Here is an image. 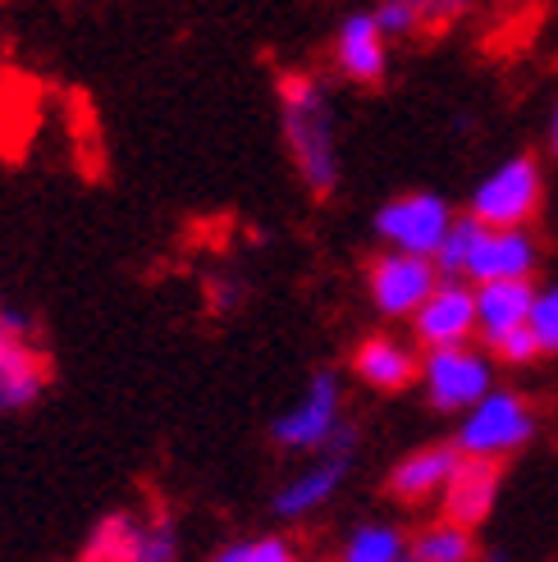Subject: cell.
Wrapping results in <instances>:
<instances>
[{
    "label": "cell",
    "instance_id": "obj_17",
    "mask_svg": "<svg viewBox=\"0 0 558 562\" xmlns=\"http://www.w3.org/2000/svg\"><path fill=\"white\" fill-rule=\"evenodd\" d=\"M536 302V279H490L477 284V334L490 344L499 334L526 325Z\"/></svg>",
    "mask_w": 558,
    "mask_h": 562
},
{
    "label": "cell",
    "instance_id": "obj_16",
    "mask_svg": "<svg viewBox=\"0 0 558 562\" xmlns=\"http://www.w3.org/2000/svg\"><path fill=\"white\" fill-rule=\"evenodd\" d=\"M540 270V238L532 229H481L477 251L467 261L471 284L490 279H532Z\"/></svg>",
    "mask_w": 558,
    "mask_h": 562
},
{
    "label": "cell",
    "instance_id": "obj_24",
    "mask_svg": "<svg viewBox=\"0 0 558 562\" xmlns=\"http://www.w3.org/2000/svg\"><path fill=\"white\" fill-rule=\"evenodd\" d=\"M202 293H207V312L211 316H234L238 306L247 302V279L238 270H215V274H207Z\"/></svg>",
    "mask_w": 558,
    "mask_h": 562
},
{
    "label": "cell",
    "instance_id": "obj_22",
    "mask_svg": "<svg viewBox=\"0 0 558 562\" xmlns=\"http://www.w3.org/2000/svg\"><path fill=\"white\" fill-rule=\"evenodd\" d=\"M376 5H380V0H376ZM384 5H408V10H416V14H422V23H426V33L439 37V33H449L454 23H462L471 10L481 5V0H384Z\"/></svg>",
    "mask_w": 558,
    "mask_h": 562
},
{
    "label": "cell",
    "instance_id": "obj_15",
    "mask_svg": "<svg viewBox=\"0 0 558 562\" xmlns=\"http://www.w3.org/2000/svg\"><path fill=\"white\" fill-rule=\"evenodd\" d=\"M348 371L371 393H408L422 380V357H416L412 344L394 339V334H367V339L353 348Z\"/></svg>",
    "mask_w": 558,
    "mask_h": 562
},
{
    "label": "cell",
    "instance_id": "obj_4",
    "mask_svg": "<svg viewBox=\"0 0 558 562\" xmlns=\"http://www.w3.org/2000/svg\"><path fill=\"white\" fill-rule=\"evenodd\" d=\"M545 206V165L536 151H513L467 196V215H477L486 229H532Z\"/></svg>",
    "mask_w": 558,
    "mask_h": 562
},
{
    "label": "cell",
    "instance_id": "obj_18",
    "mask_svg": "<svg viewBox=\"0 0 558 562\" xmlns=\"http://www.w3.org/2000/svg\"><path fill=\"white\" fill-rule=\"evenodd\" d=\"M408 549L416 562H481L477 530L458 526L449 517H435L426 526H416V536H408Z\"/></svg>",
    "mask_w": 558,
    "mask_h": 562
},
{
    "label": "cell",
    "instance_id": "obj_9",
    "mask_svg": "<svg viewBox=\"0 0 558 562\" xmlns=\"http://www.w3.org/2000/svg\"><path fill=\"white\" fill-rule=\"evenodd\" d=\"M458 211L444 202L439 192H399L389 196V202H380L371 229L376 238L389 247V251H412V257H431L444 243V234L454 229Z\"/></svg>",
    "mask_w": 558,
    "mask_h": 562
},
{
    "label": "cell",
    "instance_id": "obj_3",
    "mask_svg": "<svg viewBox=\"0 0 558 562\" xmlns=\"http://www.w3.org/2000/svg\"><path fill=\"white\" fill-rule=\"evenodd\" d=\"M536 403L517 389H490L477 407H467L458 416V430L454 443L462 458H494V462H509L513 453H522L526 443L536 439Z\"/></svg>",
    "mask_w": 558,
    "mask_h": 562
},
{
    "label": "cell",
    "instance_id": "obj_19",
    "mask_svg": "<svg viewBox=\"0 0 558 562\" xmlns=\"http://www.w3.org/2000/svg\"><path fill=\"white\" fill-rule=\"evenodd\" d=\"M408 553H412L408 536L394 521H361V526H353L339 562H403Z\"/></svg>",
    "mask_w": 558,
    "mask_h": 562
},
{
    "label": "cell",
    "instance_id": "obj_25",
    "mask_svg": "<svg viewBox=\"0 0 558 562\" xmlns=\"http://www.w3.org/2000/svg\"><path fill=\"white\" fill-rule=\"evenodd\" d=\"M486 348L494 357V367H532V361H540V344H536L532 325H517L509 334H499V339H490Z\"/></svg>",
    "mask_w": 558,
    "mask_h": 562
},
{
    "label": "cell",
    "instance_id": "obj_1",
    "mask_svg": "<svg viewBox=\"0 0 558 562\" xmlns=\"http://www.w3.org/2000/svg\"><path fill=\"white\" fill-rule=\"evenodd\" d=\"M275 105H279V137L293 160V175L306 196L330 202L344 179L339 156V120H334V92L316 69H279L275 74Z\"/></svg>",
    "mask_w": 558,
    "mask_h": 562
},
{
    "label": "cell",
    "instance_id": "obj_6",
    "mask_svg": "<svg viewBox=\"0 0 558 562\" xmlns=\"http://www.w3.org/2000/svg\"><path fill=\"white\" fill-rule=\"evenodd\" d=\"M179 558H183L179 521L165 508L105 513L78 553V562H179Z\"/></svg>",
    "mask_w": 558,
    "mask_h": 562
},
{
    "label": "cell",
    "instance_id": "obj_21",
    "mask_svg": "<svg viewBox=\"0 0 558 562\" xmlns=\"http://www.w3.org/2000/svg\"><path fill=\"white\" fill-rule=\"evenodd\" d=\"M211 562H302L298 544L284 536H257V540H230L211 553Z\"/></svg>",
    "mask_w": 558,
    "mask_h": 562
},
{
    "label": "cell",
    "instance_id": "obj_23",
    "mask_svg": "<svg viewBox=\"0 0 558 562\" xmlns=\"http://www.w3.org/2000/svg\"><path fill=\"white\" fill-rule=\"evenodd\" d=\"M526 325H532V334H536L540 357H558V279L545 284V289H536V302H532Z\"/></svg>",
    "mask_w": 558,
    "mask_h": 562
},
{
    "label": "cell",
    "instance_id": "obj_5",
    "mask_svg": "<svg viewBox=\"0 0 558 562\" xmlns=\"http://www.w3.org/2000/svg\"><path fill=\"white\" fill-rule=\"evenodd\" d=\"M348 426L344 416V380L339 371H312L302 384L298 398L279 412L270 420V443L279 448V453H321V448H330V439L339 435Z\"/></svg>",
    "mask_w": 558,
    "mask_h": 562
},
{
    "label": "cell",
    "instance_id": "obj_10",
    "mask_svg": "<svg viewBox=\"0 0 558 562\" xmlns=\"http://www.w3.org/2000/svg\"><path fill=\"white\" fill-rule=\"evenodd\" d=\"M439 284V270L431 257H412V251H376L367 261V297L384 321H412Z\"/></svg>",
    "mask_w": 558,
    "mask_h": 562
},
{
    "label": "cell",
    "instance_id": "obj_26",
    "mask_svg": "<svg viewBox=\"0 0 558 562\" xmlns=\"http://www.w3.org/2000/svg\"><path fill=\"white\" fill-rule=\"evenodd\" d=\"M376 19H380V27H384V37L389 42H412V37H431L426 33V23H422V14L416 10H408V5H376Z\"/></svg>",
    "mask_w": 558,
    "mask_h": 562
},
{
    "label": "cell",
    "instance_id": "obj_20",
    "mask_svg": "<svg viewBox=\"0 0 558 562\" xmlns=\"http://www.w3.org/2000/svg\"><path fill=\"white\" fill-rule=\"evenodd\" d=\"M481 229H486V224H481L477 215L458 211L454 229L444 234V243H439V251H435V270H439L444 279H467V261H471V251H477Z\"/></svg>",
    "mask_w": 558,
    "mask_h": 562
},
{
    "label": "cell",
    "instance_id": "obj_12",
    "mask_svg": "<svg viewBox=\"0 0 558 562\" xmlns=\"http://www.w3.org/2000/svg\"><path fill=\"white\" fill-rule=\"evenodd\" d=\"M389 46L394 42L384 37L376 10H353L334 27L330 65L344 82H353V88H380L389 78Z\"/></svg>",
    "mask_w": 558,
    "mask_h": 562
},
{
    "label": "cell",
    "instance_id": "obj_27",
    "mask_svg": "<svg viewBox=\"0 0 558 562\" xmlns=\"http://www.w3.org/2000/svg\"><path fill=\"white\" fill-rule=\"evenodd\" d=\"M545 151L558 160V97H554V105H549V120H545Z\"/></svg>",
    "mask_w": 558,
    "mask_h": 562
},
{
    "label": "cell",
    "instance_id": "obj_8",
    "mask_svg": "<svg viewBox=\"0 0 558 562\" xmlns=\"http://www.w3.org/2000/svg\"><path fill=\"white\" fill-rule=\"evenodd\" d=\"M490 389H494V357L490 352L471 348V344L422 352V393L435 412L462 416L467 407H477Z\"/></svg>",
    "mask_w": 558,
    "mask_h": 562
},
{
    "label": "cell",
    "instance_id": "obj_2",
    "mask_svg": "<svg viewBox=\"0 0 558 562\" xmlns=\"http://www.w3.org/2000/svg\"><path fill=\"white\" fill-rule=\"evenodd\" d=\"M51 389V352L33 312L0 293V416L37 407Z\"/></svg>",
    "mask_w": 558,
    "mask_h": 562
},
{
    "label": "cell",
    "instance_id": "obj_13",
    "mask_svg": "<svg viewBox=\"0 0 558 562\" xmlns=\"http://www.w3.org/2000/svg\"><path fill=\"white\" fill-rule=\"evenodd\" d=\"M462 462L458 443L454 439H439V443H422L403 453L384 475V494L399 503V508H426V503H439L444 485H449L454 467Z\"/></svg>",
    "mask_w": 558,
    "mask_h": 562
},
{
    "label": "cell",
    "instance_id": "obj_14",
    "mask_svg": "<svg viewBox=\"0 0 558 562\" xmlns=\"http://www.w3.org/2000/svg\"><path fill=\"white\" fill-rule=\"evenodd\" d=\"M499 490H504V462H494V458H462L454 467V475H449V485H444V494H439V517L477 530L494 513Z\"/></svg>",
    "mask_w": 558,
    "mask_h": 562
},
{
    "label": "cell",
    "instance_id": "obj_11",
    "mask_svg": "<svg viewBox=\"0 0 558 562\" xmlns=\"http://www.w3.org/2000/svg\"><path fill=\"white\" fill-rule=\"evenodd\" d=\"M412 339L422 352L431 348H458L477 339V284L471 279H444L435 293L416 306L412 316Z\"/></svg>",
    "mask_w": 558,
    "mask_h": 562
},
{
    "label": "cell",
    "instance_id": "obj_7",
    "mask_svg": "<svg viewBox=\"0 0 558 562\" xmlns=\"http://www.w3.org/2000/svg\"><path fill=\"white\" fill-rule=\"evenodd\" d=\"M353 453H357V426L348 420V426L330 439V448L312 453V462H306L302 471H293L289 481L275 490L270 513L279 521H306L312 513H321L325 503L344 490L348 471H353Z\"/></svg>",
    "mask_w": 558,
    "mask_h": 562
}]
</instances>
